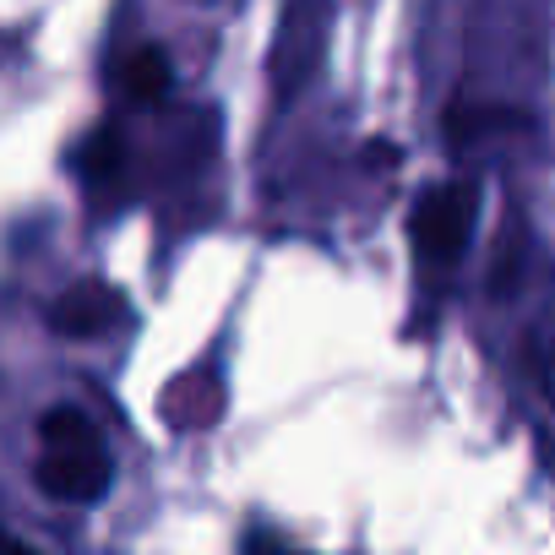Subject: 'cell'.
Instances as JSON below:
<instances>
[{"label": "cell", "mask_w": 555, "mask_h": 555, "mask_svg": "<svg viewBox=\"0 0 555 555\" xmlns=\"http://www.w3.org/2000/svg\"><path fill=\"white\" fill-rule=\"evenodd\" d=\"M120 317H126V300H120L109 284L88 278V284H72V289L55 300L50 327H55L61 338H99V333H109Z\"/></svg>", "instance_id": "obj_3"}, {"label": "cell", "mask_w": 555, "mask_h": 555, "mask_svg": "<svg viewBox=\"0 0 555 555\" xmlns=\"http://www.w3.org/2000/svg\"><path fill=\"white\" fill-rule=\"evenodd\" d=\"M120 82H126V93L142 99V104L164 99V88H169V61H164V50H137V55H126Z\"/></svg>", "instance_id": "obj_4"}, {"label": "cell", "mask_w": 555, "mask_h": 555, "mask_svg": "<svg viewBox=\"0 0 555 555\" xmlns=\"http://www.w3.org/2000/svg\"><path fill=\"white\" fill-rule=\"evenodd\" d=\"M474 229V185L468 180H441L420 191L414 202V245L430 267H447Z\"/></svg>", "instance_id": "obj_2"}, {"label": "cell", "mask_w": 555, "mask_h": 555, "mask_svg": "<svg viewBox=\"0 0 555 555\" xmlns=\"http://www.w3.org/2000/svg\"><path fill=\"white\" fill-rule=\"evenodd\" d=\"M109 447L99 436V425L77 409V403H55L39 420V463L34 479L44 495L66 501V506H93L109 490Z\"/></svg>", "instance_id": "obj_1"}, {"label": "cell", "mask_w": 555, "mask_h": 555, "mask_svg": "<svg viewBox=\"0 0 555 555\" xmlns=\"http://www.w3.org/2000/svg\"><path fill=\"white\" fill-rule=\"evenodd\" d=\"M0 555H44V550H34V544H23L17 533H0Z\"/></svg>", "instance_id": "obj_5"}]
</instances>
